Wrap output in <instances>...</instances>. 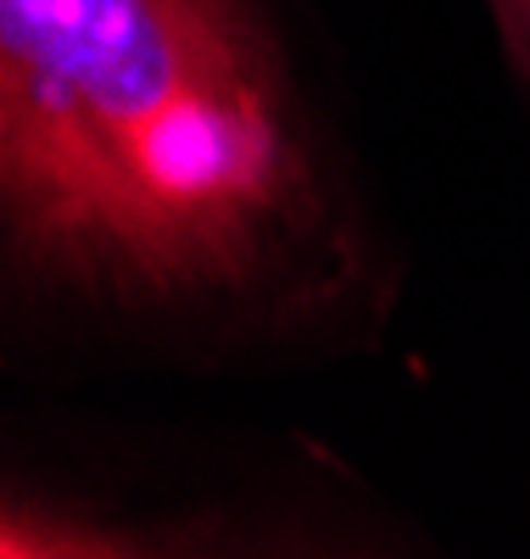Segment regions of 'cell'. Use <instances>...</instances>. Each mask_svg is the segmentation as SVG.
I'll return each instance as SVG.
<instances>
[{
  "mask_svg": "<svg viewBox=\"0 0 530 559\" xmlns=\"http://www.w3.org/2000/svg\"><path fill=\"white\" fill-rule=\"evenodd\" d=\"M0 213L34 280L112 308L291 269L324 179L257 0H0Z\"/></svg>",
  "mask_w": 530,
  "mask_h": 559,
  "instance_id": "1",
  "label": "cell"
},
{
  "mask_svg": "<svg viewBox=\"0 0 530 559\" xmlns=\"http://www.w3.org/2000/svg\"><path fill=\"white\" fill-rule=\"evenodd\" d=\"M492 12H497V28L508 39L514 62L530 73V0H492Z\"/></svg>",
  "mask_w": 530,
  "mask_h": 559,
  "instance_id": "2",
  "label": "cell"
}]
</instances>
